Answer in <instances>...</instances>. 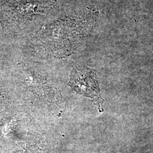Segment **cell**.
Masks as SVG:
<instances>
[{"label": "cell", "instance_id": "cell-1", "mask_svg": "<svg viewBox=\"0 0 153 153\" xmlns=\"http://www.w3.org/2000/svg\"><path fill=\"white\" fill-rule=\"evenodd\" d=\"M71 77L69 85L74 90L93 99L98 104L101 102L98 84L93 71L84 68H76Z\"/></svg>", "mask_w": 153, "mask_h": 153}]
</instances>
